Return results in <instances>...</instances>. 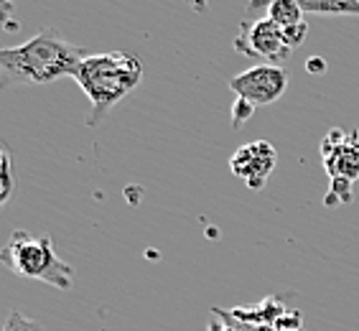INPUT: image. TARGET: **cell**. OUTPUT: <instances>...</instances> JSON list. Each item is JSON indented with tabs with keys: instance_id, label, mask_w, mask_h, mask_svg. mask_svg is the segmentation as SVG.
<instances>
[{
	"instance_id": "cell-1",
	"label": "cell",
	"mask_w": 359,
	"mask_h": 331,
	"mask_svg": "<svg viewBox=\"0 0 359 331\" xmlns=\"http://www.w3.org/2000/svg\"><path fill=\"white\" fill-rule=\"evenodd\" d=\"M90 56L84 46L67 41L62 31L41 28L21 46L0 51V87H39L62 76H74L76 67Z\"/></svg>"
},
{
	"instance_id": "cell-2",
	"label": "cell",
	"mask_w": 359,
	"mask_h": 331,
	"mask_svg": "<svg viewBox=\"0 0 359 331\" xmlns=\"http://www.w3.org/2000/svg\"><path fill=\"white\" fill-rule=\"evenodd\" d=\"M74 82L90 97L87 125L97 128L115 104H120L143 82V62L133 51H107L90 54L74 72Z\"/></svg>"
},
{
	"instance_id": "cell-3",
	"label": "cell",
	"mask_w": 359,
	"mask_h": 331,
	"mask_svg": "<svg viewBox=\"0 0 359 331\" xmlns=\"http://www.w3.org/2000/svg\"><path fill=\"white\" fill-rule=\"evenodd\" d=\"M0 260L13 276L23 281H41L59 290H69L74 281V268L56 255L54 240L48 235L39 237L26 229H15L0 252Z\"/></svg>"
},
{
	"instance_id": "cell-4",
	"label": "cell",
	"mask_w": 359,
	"mask_h": 331,
	"mask_svg": "<svg viewBox=\"0 0 359 331\" xmlns=\"http://www.w3.org/2000/svg\"><path fill=\"white\" fill-rule=\"evenodd\" d=\"M235 51L260 64H280L290 56V48L283 41V28L270 21L265 13H245L240 31L235 36Z\"/></svg>"
},
{
	"instance_id": "cell-5",
	"label": "cell",
	"mask_w": 359,
	"mask_h": 331,
	"mask_svg": "<svg viewBox=\"0 0 359 331\" xmlns=\"http://www.w3.org/2000/svg\"><path fill=\"white\" fill-rule=\"evenodd\" d=\"M229 90L255 107L278 102L288 90V72L276 64H255L229 79Z\"/></svg>"
},
{
	"instance_id": "cell-6",
	"label": "cell",
	"mask_w": 359,
	"mask_h": 331,
	"mask_svg": "<svg viewBox=\"0 0 359 331\" xmlns=\"http://www.w3.org/2000/svg\"><path fill=\"white\" fill-rule=\"evenodd\" d=\"M321 158L329 179L354 184L359 179V130L346 135L341 128H332L321 140Z\"/></svg>"
},
{
	"instance_id": "cell-7",
	"label": "cell",
	"mask_w": 359,
	"mask_h": 331,
	"mask_svg": "<svg viewBox=\"0 0 359 331\" xmlns=\"http://www.w3.org/2000/svg\"><path fill=\"white\" fill-rule=\"evenodd\" d=\"M278 163V151L268 140H250V143L240 145L232 158H229V171L235 173L237 179H242L250 189H263L268 184L270 173L276 171Z\"/></svg>"
},
{
	"instance_id": "cell-8",
	"label": "cell",
	"mask_w": 359,
	"mask_h": 331,
	"mask_svg": "<svg viewBox=\"0 0 359 331\" xmlns=\"http://www.w3.org/2000/svg\"><path fill=\"white\" fill-rule=\"evenodd\" d=\"M288 306H285L283 296H268L263 298L260 304L255 306H245V309H232V313H235L240 321H245V324H255V326H276L280 318L288 313Z\"/></svg>"
},
{
	"instance_id": "cell-9",
	"label": "cell",
	"mask_w": 359,
	"mask_h": 331,
	"mask_svg": "<svg viewBox=\"0 0 359 331\" xmlns=\"http://www.w3.org/2000/svg\"><path fill=\"white\" fill-rule=\"evenodd\" d=\"M245 13H265L270 21H276L280 28L304 23V11L296 0H250Z\"/></svg>"
},
{
	"instance_id": "cell-10",
	"label": "cell",
	"mask_w": 359,
	"mask_h": 331,
	"mask_svg": "<svg viewBox=\"0 0 359 331\" xmlns=\"http://www.w3.org/2000/svg\"><path fill=\"white\" fill-rule=\"evenodd\" d=\"M304 13L359 15V0H296Z\"/></svg>"
},
{
	"instance_id": "cell-11",
	"label": "cell",
	"mask_w": 359,
	"mask_h": 331,
	"mask_svg": "<svg viewBox=\"0 0 359 331\" xmlns=\"http://www.w3.org/2000/svg\"><path fill=\"white\" fill-rule=\"evenodd\" d=\"M215 313V321L209 324L207 331H276L273 326H255V324H245L232 313V311L224 309H212Z\"/></svg>"
},
{
	"instance_id": "cell-12",
	"label": "cell",
	"mask_w": 359,
	"mask_h": 331,
	"mask_svg": "<svg viewBox=\"0 0 359 331\" xmlns=\"http://www.w3.org/2000/svg\"><path fill=\"white\" fill-rule=\"evenodd\" d=\"M0 166H3V168H0V184H3V189H0V204H6V201L11 199V194H13V156H11L6 143H3Z\"/></svg>"
},
{
	"instance_id": "cell-13",
	"label": "cell",
	"mask_w": 359,
	"mask_h": 331,
	"mask_svg": "<svg viewBox=\"0 0 359 331\" xmlns=\"http://www.w3.org/2000/svg\"><path fill=\"white\" fill-rule=\"evenodd\" d=\"M354 194H352V184L349 181H332V187L326 191L324 204L326 207H339V204H352Z\"/></svg>"
},
{
	"instance_id": "cell-14",
	"label": "cell",
	"mask_w": 359,
	"mask_h": 331,
	"mask_svg": "<svg viewBox=\"0 0 359 331\" xmlns=\"http://www.w3.org/2000/svg\"><path fill=\"white\" fill-rule=\"evenodd\" d=\"M3 331H41V326L36 324L34 318L23 316L21 311H11L6 318V326Z\"/></svg>"
},
{
	"instance_id": "cell-15",
	"label": "cell",
	"mask_w": 359,
	"mask_h": 331,
	"mask_svg": "<svg viewBox=\"0 0 359 331\" xmlns=\"http://www.w3.org/2000/svg\"><path fill=\"white\" fill-rule=\"evenodd\" d=\"M306 36H309V23H296V26H288V28H283V41H285V46L293 51V48H298L301 43L306 41Z\"/></svg>"
},
{
	"instance_id": "cell-16",
	"label": "cell",
	"mask_w": 359,
	"mask_h": 331,
	"mask_svg": "<svg viewBox=\"0 0 359 331\" xmlns=\"http://www.w3.org/2000/svg\"><path fill=\"white\" fill-rule=\"evenodd\" d=\"M252 112H255V104H250L248 100L237 97L235 104H232V128H235V130L237 128H242V125L252 118Z\"/></svg>"
},
{
	"instance_id": "cell-17",
	"label": "cell",
	"mask_w": 359,
	"mask_h": 331,
	"mask_svg": "<svg viewBox=\"0 0 359 331\" xmlns=\"http://www.w3.org/2000/svg\"><path fill=\"white\" fill-rule=\"evenodd\" d=\"M326 69H329V64H326L321 56H309V59H306V72H309V74L318 76V74H324Z\"/></svg>"
},
{
	"instance_id": "cell-18",
	"label": "cell",
	"mask_w": 359,
	"mask_h": 331,
	"mask_svg": "<svg viewBox=\"0 0 359 331\" xmlns=\"http://www.w3.org/2000/svg\"><path fill=\"white\" fill-rule=\"evenodd\" d=\"M184 6H187L189 11H194L196 15L209 13V0H184Z\"/></svg>"
},
{
	"instance_id": "cell-19",
	"label": "cell",
	"mask_w": 359,
	"mask_h": 331,
	"mask_svg": "<svg viewBox=\"0 0 359 331\" xmlns=\"http://www.w3.org/2000/svg\"><path fill=\"white\" fill-rule=\"evenodd\" d=\"M293 331H306V329H293Z\"/></svg>"
}]
</instances>
